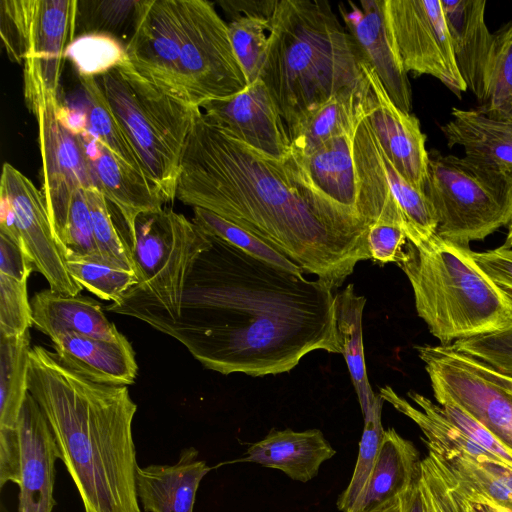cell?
I'll list each match as a JSON object with an SVG mask.
<instances>
[{"mask_svg":"<svg viewBox=\"0 0 512 512\" xmlns=\"http://www.w3.org/2000/svg\"><path fill=\"white\" fill-rule=\"evenodd\" d=\"M208 236L209 246L188 275L178 318L131 292L105 309L172 336L205 368L224 375H276L312 351L342 353L334 286Z\"/></svg>","mask_w":512,"mask_h":512,"instance_id":"obj_1","label":"cell"},{"mask_svg":"<svg viewBox=\"0 0 512 512\" xmlns=\"http://www.w3.org/2000/svg\"><path fill=\"white\" fill-rule=\"evenodd\" d=\"M175 199L247 230L336 289L360 261L370 259L366 236L325 222L283 161L251 148L201 110L182 155Z\"/></svg>","mask_w":512,"mask_h":512,"instance_id":"obj_2","label":"cell"},{"mask_svg":"<svg viewBox=\"0 0 512 512\" xmlns=\"http://www.w3.org/2000/svg\"><path fill=\"white\" fill-rule=\"evenodd\" d=\"M28 391L44 413L85 512H141L127 386L94 382L42 346L30 350Z\"/></svg>","mask_w":512,"mask_h":512,"instance_id":"obj_3","label":"cell"},{"mask_svg":"<svg viewBox=\"0 0 512 512\" xmlns=\"http://www.w3.org/2000/svg\"><path fill=\"white\" fill-rule=\"evenodd\" d=\"M125 47L140 76L192 106L248 85L228 24L206 0H139Z\"/></svg>","mask_w":512,"mask_h":512,"instance_id":"obj_4","label":"cell"},{"mask_svg":"<svg viewBox=\"0 0 512 512\" xmlns=\"http://www.w3.org/2000/svg\"><path fill=\"white\" fill-rule=\"evenodd\" d=\"M357 45L326 0H279L261 80L287 130L330 98L368 80Z\"/></svg>","mask_w":512,"mask_h":512,"instance_id":"obj_5","label":"cell"},{"mask_svg":"<svg viewBox=\"0 0 512 512\" xmlns=\"http://www.w3.org/2000/svg\"><path fill=\"white\" fill-rule=\"evenodd\" d=\"M407 276L418 316L441 345L512 328V295L480 268L467 246L435 234L409 241L397 263Z\"/></svg>","mask_w":512,"mask_h":512,"instance_id":"obj_6","label":"cell"},{"mask_svg":"<svg viewBox=\"0 0 512 512\" xmlns=\"http://www.w3.org/2000/svg\"><path fill=\"white\" fill-rule=\"evenodd\" d=\"M100 84L145 177L165 203L172 202L182 155L200 108L153 85L128 62L103 75Z\"/></svg>","mask_w":512,"mask_h":512,"instance_id":"obj_7","label":"cell"},{"mask_svg":"<svg viewBox=\"0 0 512 512\" xmlns=\"http://www.w3.org/2000/svg\"><path fill=\"white\" fill-rule=\"evenodd\" d=\"M127 242L139 284L129 291L170 319L181 314L188 275L209 244L208 234L171 209L140 214Z\"/></svg>","mask_w":512,"mask_h":512,"instance_id":"obj_8","label":"cell"},{"mask_svg":"<svg viewBox=\"0 0 512 512\" xmlns=\"http://www.w3.org/2000/svg\"><path fill=\"white\" fill-rule=\"evenodd\" d=\"M77 0H2L0 35L8 57L24 63V98L58 96L65 51L75 38Z\"/></svg>","mask_w":512,"mask_h":512,"instance_id":"obj_9","label":"cell"},{"mask_svg":"<svg viewBox=\"0 0 512 512\" xmlns=\"http://www.w3.org/2000/svg\"><path fill=\"white\" fill-rule=\"evenodd\" d=\"M365 109L366 103L352 127L314 152L299 155L290 151L283 160L300 194L317 214L336 230L360 237L367 235L368 226L360 209L354 140Z\"/></svg>","mask_w":512,"mask_h":512,"instance_id":"obj_10","label":"cell"},{"mask_svg":"<svg viewBox=\"0 0 512 512\" xmlns=\"http://www.w3.org/2000/svg\"><path fill=\"white\" fill-rule=\"evenodd\" d=\"M429 153L424 193L437 220L436 234L469 247L512 221L494 194L469 171L461 158Z\"/></svg>","mask_w":512,"mask_h":512,"instance_id":"obj_11","label":"cell"},{"mask_svg":"<svg viewBox=\"0 0 512 512\" xmlns=\"http://www.w3.org/2000/svg\"><path fill=\"white\" fill-rule=\"evenodd\" d=\"M385 16L405 71L431 75L459 99L467 86L458 70L440 0H385Z\"/></svg>","mask_w":512,"mask_h":512,"instance_id":"obj_12","label":"cell"},{"mask_svg":"<svg viewBox=\"0 0 512 512\" xmlns=\"http://www.w3.org/2000/svg\"><path fill=\"white\" fill-rule=\"evenodd\" d=\"M415 349L433 393L448 396L512 451V391L483 374L474 358L451 345H418Z\"/></svg>","mask_w":512,"mask_h":512,"instance_id":"obj_13","label":"cell"},{"mask_svg":"<svg viewBox=\"0 0 512 512\" xmlns=\"http://www.w3.org/2000/svg\"><path fill=\"white\" fill-rule=\"evenodd\" d=\"M27 107L37 122L42 193L54 233L63 222L75 191L95 185L79 137L61 114L58 96L40 91Z\"/></svg>","mask_w":512,"mask_h":512,"instance_id":"obj_14","label":"cell"},{"mask_svg":"<svg viewBox=\"0 0 512 512\" xmlns=\"http://www.w3.org/2000/svg\"><path fill=\"white\" fill-rule=\"evenodd\" d=\"M0 207L12 216L23 250L52 291L78 295L83 287L71 277L54 236L43 193L32 181L5 162L0 180Z\"/></svg>","mask_w":512,"mask_h":512,"instance_id":"obj_15","label":"cell"},{"mask_svg":"<svg viewBox=\"0 0 512 512\" xmlns=\"http://www.w3.org/2000/svg\"><path fill=\"white\" fill-rule=\"evenodd\" d=\"M441 126L449 148L460 146L471 171L512 213V122L494 120L478 109L452 108Z\"/></svg>","mask_w":512,"mask_h":512,"instance_id":"obj_16","label":"cell"},{"mask_svg":"<svg viewBox=\"0 0 512 512\" xmlns=\"http://www.w3.org/2000/svg\"><path fill=\"white\" fill-rule=\"evenodd\" d=\"M199 108L256 151L279 161L289 155L291 143L286 124L261 79L231 97L206 101Z\"/></svg>","mask_w":512,"mask_h":512,"instance_id":"obj_17","label":"cell"},{"mask_svg":"<svg viewBox=\"0 0 512 512\" xmlns=\"http://www.w3.org/2000/svg\"><path fill=\"white\" fill-rule=\"evenodd\" d=\"M361 69L370 85L367 120L375 137L397 171L424 192L429 153L419 120L393 103L376 73L364 61Z\"/></svg>","mask_w":512,"mask_h":512,"instance_id":"obj_18","label":"cell"},{"mask_svg":"<svg viewBox=\"0 0 512 512\" xmlns=\"http://www.w3.org/2000/svg\"><path fill=\"white\" fill-rule=\"evenodd\" d=\"M385 0L348 1L338 4L346 29L362 60L378 76L388 96L402 111L410 113L412 91L386 21Z\"/></svg>","mask_w":512,"mask_h":512,"instance_id":"obj_19","label":"cell"},{"mask_svg":"<svg viewBox=\"0 0 512 512\" xmlns=\"http://www.w3.org/2000/svg\"><path fill=\"white\" fill-rule=\"evenodd\" d=\"M21 481L18 512H52L55 461L59 451L47 419L28 393L19 420Z\"/></svg>","mask_w":512,"mask_h":512,"instance_id":"obj_20","label":"cell"},{"mask_svg":"<svg viewBox=\"0 0 512 512\" xmlns=\"http://www.w3.org/2000/svg\"><path fill=\"white\" fill-rule=\"evenodd\" d=\"M74 133L82 144L95 187L118 209L128 234L140 214L163 209L160 192L146 177L111 152L86 126Z\"/></svg>","mask_w":512,"mask_h":512,"instance_id":"obj_21","label":"cell"},{"mask_svg":"<svg viewBox=\"0 0 512 512\" xmlns=\"http://www.w3.org/2000/svg\"><path fill=\"white\" fill-rule=\"evenodd\" d=\"M456 64L467 89L483 103L497 49L484 20L485 0H440Z\"/></svg>","mask_w":512,"mask_h":512,"instance_id":"obj_22","label":"cell"},{"mask_svg":"<svg viewBox=\"0 0 512 512\" xmlns=\"http://www.w3.org/2000/svg\"><path fill=\"white\" fill-rule=\"evenodd\" d=\"M59 361L78 374L101 384H133L138 366L126 337L111 341L65 333L51 339Z\"/></svg>","mask_w":512,"mask_h":512,"instance_id":"obj_23","label":"cell"},{"mask_svg":"<svg viewBox=\"0 0 512 512\" xmlns=\"http://www.w3.org/2000/svg\"><path fill=\"white\" fill-rule=\"evenodd\" d=\"M211 470L194 447L185 448L173 465L138 467L136 491L146 512H193L196 492Z\"/></svg>","mask_w":512,"mask_h":512,"instance_id":"obj_24","label":"cell"},{"mask_svg":"<svg viewBox=\"0 0 512 512\" xmlns=\"http://www.w3.org/2000/svg\"><path fill=\"white\" fill-rule=\"evenodd\" d=\"M335 453L319 429L302 432L273 429L250 445L239 461L278 469L293 480L308 482L318 474L321 464Z\"/></svg>","mask_w":512,"mask_h":512,"instance_id":"obj_25","label":"cell"},{"mask_svg":"<svg viewBox=\"0 0 512 512\" xmlns=\"http://www.w3.org/2000/svg\"><path fill=\"white\" fill-rule=\"evenodd\" d=\"M31 307L33 326L51 339L65 333L111 341L125 337L106 318L98 301L80 294L43 290L33 296Z\"/></svg>","mask_w":512,"mask_h":512,"instance_id":"obj_26","label":"cell"},{"mask_svg":"<svg viewBox=\"0 0 512 512\" xmlns=\"http://www.w3.org/2000/svg\"><path fill=\"white\" fill-rule=\"evenodd\" d=\"M419 453L393 428L384 431L368 481L349 512H370L398 498L420 473Z\"/></svg>","mask_w":512,"mask_h":512,"instance_id":"obj_27","label":"cell"},{"mask_svg":"<svg viewBox=\"0 0 512 512\" xmlns=\"http://www.w3.org/2000/svg\"><path fill=\"white\" fill-rule=\"evenodd\" d=\"M369 92L368 82L361 89L346 91L330 98L308 113L288 129L290 151L308 155L332 137L352 127L362 114Z\"/></svg>","mask_w":512,"mask_h":512,"instance_id":"obj_28","label":"cell"},{"mask_svg":"<svg viewBox=\"0 0 512 512\" xmlns=\"http://www.w3.org/2000/svg\"><path fill=\"white\" fill-rule=\"evenodd\" d=\"M366 298L356 294L349 284L335 296L336 326L342 355L364 414L376 395L368 381L362 332V318Z\"/></svg>","mask_w":512,"mask_h":512,"instance_id":"obj_29","label":"cell"},{"mask_svg":"<svg viewBox=\"0 0 512 512\" xmlns=\"http://www.w3.org/2000/svg\"><path fill=\"white\" fill-rule=\"evenodd\" d=\"M29 331L0 335V430H17L28 391Z\"/></svg>","mask_w":512,"mask_h":512,"instance_id":"obj_30","label":"cell"},{"mask_svg":"<svg viewBox=\"0 0 512 512\" xmlns=\"http://www.w3.org/2000/svg\"><path fill=\"white\" fill-rule=\"evenodd\" d=\"M428 455L450 489L466 498L487 501L505 512H512V491L470 457L433 451Z\"/></svg>","mask_w":512,"mask_h":512,"instance_id":"obj_31","label":"cell"},{"mask_svg":"<svg viewBox=\"0 0 512 512\" xmlns=\"http://www.w3.org/2000/svg\"><path fill=\"white\" fill-rule=\"evenodd\" d=\"M86 127L103 145L145 177L140 161L96 78H80Z\"/></svg>","mask_w":512,"mask_h":512,"instance_id":"obj_32","label":"cell"},{"mask_svg":"<svg viewBox=\"0 0 512 512\" xmlns=\"http://www.w3.org/2000/svg\"><path fill=\"white\" fill-rule=\"evenodd\" d=\"M69 60L80 78L102 77L128 62L126 47L108 33H86L75 37L67 46Z\"/></svg>","mask_w":512,"mask_h":512,"instance_id":"obj_33","label":"cell"},{"mask_svg":"<svg viewBox=\"0 0 512 512\" xmlns=\"http://www.w3.org/2000/svg\"><path fill=\"white\" fill-rule=\"evenodd\" d=\"M383 403L384 399L378 393L368 410L363 414L364 429L353 475L347 488L337 500V507L342 512H349L353 507L375 464L385 431L381 422Z\"/></svg>","mask_w":512,"mask_h":512,"instance_id":"obj_34","label":"cell"},{"mask_svg":"<svg viewBox=\"0 0 512 512\" xmlns=\"http://www.w3.org/2000/svg\"><path fill=\"white\" fill-rule=\"evenodd\" d=\"M193 222L205 233L219 237L242 251L287 271L303 274L302 269L266 242L238 225L202 208H193Z\"/></svg>","mask_w":512,"mask_h":512,"instance_id":"obj_35","label":"cell"},{"mask_svg":"<svg viewBox=\"0 0 512 512\" xmlns=\"http://www.w3.org/2000/svg\"><path fill=\"white\" fill-rule=\"evenodd\" d=\"M69 274L83 288L97 297L117 304L139 284L133 270H127L91 259L66 260Z\"/></svg>","mask_w":512,"mask_h":512,"instance_id":"obj_36","label":"cell"},{"mask_svg":"<svg viewBox=\"0 0 512 512\" xmlns=\"http://www.w3.org/2000/svg\"><path fill=\"white\" fill-rule=\"evenodd\" d=\"M271 22L241 17L228 24L229 36L235 56L244 72L247 84L261 79Z\"/></svg>","mask_w":512,"mask_h":512,"instance_id":"obj_37","label":"cell"},{"mask_svg":"<svg viewBox=\"0 0 512 512\" xmlns=\"http://www.w3.org/2000/svg\"><path fill=\"white\" fill-rule=\"evenodd\" d=\"M97 250L105 263L133 270V263L126 240L115 226L108 201L96 188L85 190Z\"/></svg>","mask_w":512,"mask_h":512,"instance_id":"obj_38","label":"cell"},{"mask_svg":"<svg viewBox=\"0 0 512 512\" xmlns=\"http://www.w3.org/2000/svg\"><path fill=\"white\" fill-rule=\"evenodd\" d=\"M497 43L485 99L478 110L491 119L512 122V40Z\"/></svg>","mask_w":512,"mask_h":512,"instance_id":"obj_39","label":"cell"},{"mask_svg":"<svg viewBox=\"0 0 512 512\" xmlns=\"http://www.w3.org/2000/svg\"><path fill=\"white\" fill-rule=\"evenodd\" d=\"M33 326L27 281L0 273V335L19 336Z\"/></svg>","mask_w":512,"mask_h":512,"instance_id":"obj_40","label":"cell"},{"mask_svg":"<svg viewBox=\"0 0 512 512\" xmlns=\"http://www.w3.org/2000/svg\"><path fill=\"white\" fill-rule=\"evenodd\" d=\"M451 346L512 379V328L460 339Z\"/></svg>","mask_w":512,"mask_h":512,"instance_id":"obj_41","label":"cell"},{"mask_svg":"<svg viewBox=\"0 0 512 512\" xmlns=\"http://www.w3.org/2000/svg\"><path fill=\"white\" fill-rule=\"evenodd\" d=\"M442 412L473 442L492 454L500 463L512 468V451L504 446L490 431L441 393H433Z\"/></svg>","mask_w":512,"mask_h":512,"instance_id":"obj_42","label":"cell"},{"mask_svg":"<svg viewBox=\"0 0 512 512\" xmlns=\"http://www.w3.org/2000/svg\"><path fill=\"white\" fill-rule=\"evenodd\" d=\"M137 4L138 0L78 1L77 19L86 33L111 34L134 17Z\"/></svg>","mask_w":512,"mask_h":512,"instance_id":"obj_43","label":"cell"},{"mask_svg":"<svg viewBox=\"0 0 512 512\" xmlns=\"http://www.w3.org/2000/svg\"><path fill=\"white\" fill-rule=\"evenodd\" d=\"M366 242L370 259L384 265L399 262L407 243V237L399 224L377 221L369 225Z\"/></svg>","mask_w":512,"mask_h":512,"instance_id":"obj_44","label":"cell"},{"mask_svg":"<svg viewBox=\"0 0 512 512\" xmlns=\"http://www.w3.org/2000/svg\"><path fill=\"white\" fill-rule=\"evenodd\" d=\"M472 255L489 278L512 295V246L503 244L483 252L472 251Z\"/></svg>","mask_w":512,"mask_h":512,"instance_id":"obj_45","label":"cell"},{"mask_svg":"<svg viewBox=\"0 0 512 512\" xmlns=\"http://www.w3.org/2000/svg\"><path fill=\"white\" fill-rule=\"evenodd\" d=\"M35 270L24 250L0 233V273L20 281H27Z\"/></svg>","mask_w":512,"mask_h":512,"instance_id":"obj_46","label":"cell"},{"mask_svg":"<svg viewBox=\"0 0 512 512\" xmlns=\"http://www.w3.org/2000/svg\"><path fill=\"white\" fill-rule=\"evenodd\" d=\"M279 0H225L220 6L232 20L248 17L272 21Z\"/></svg>","mask_w":512,"mask_h":512,"instance_id":"obj_47","label":"cell"},{"mask_svg":"<svg viewBox=\"0 0 512 512\" xmlns=\"http://www.w3.org/2000/svg\"><path fill=\"white\" fill-rule=\"evenodd\" d=\"M399 499L401 512H436L420 473L408 489L399 496Z\"/></svg>","mask_w":512,"mask_h":512,"instance_id":"obj_48","label":"cell"},{"mask_svg":"<svg viewBox=\"0 0 512 512\" xmlns=\"http://www.w3.org/2000/svg\"><path fill=\"white\" fill-rule=\"evenodd\" d=\"M448 490L454 500L458 512H505L500 507L487 501L466 498L449 487Z\"/></svg>","mask_w":512,"mask_h":512,"instance_id":"obj_49","label":"cell"},{"mask_svg":"<svg viewBox=\"0 0 512 512\" xmlns=\"http://www.w3.org/2000/svg\"><path fill=\"white\" fill-rule=\"evenodd\" d=\"M475 362H476L478 369L483 374H485L486 376H488L489 378H491L492 380H494L495 382H497L504 388L512 391V379L511 378L502 375L501 373L491 369L489 366H487L486 364H484L476 359H475Z\"/></svg>","mask_w":512,"mask_h":512,"instance_id":"obj_50","label":"cell"},{"mask_svg":"<svg viewBox=\"0 0 512 512\" xmlns=\"http://www.w3.org/2000/svg\"><path fill=\"white\" fill-rule=\"evenodd\" d=\"M370 512H401L400 499H392Z\"/></svg>","mask_w":512,"mask_h":512,"instance_id":"obj_51","label":"cell"},{"mask_svg":"<svg viewBox=\"0 0 512 512\" xmlns=\"http://www.w3.org/2000/svg\"><path fill=\"white\" fill-rule=\"evenodd\" d=\"M498 41L512 40V22L508 24L503 31L496 34Z\"/></svg>","mask_w":512,"mask_h":512,"instance_id":"obj_52","label":"cell"},{"mask_svg":"<svg viewBox=\"0 0 512 512\" xmlns=\"http://www.w3.org/2000/svg\"><path fill=\"white\" fill-rule=\"evenodd\" d=\"M504 244L507 245V246H512V221L509 224L507 238H506V241H505Z\"/></svg>","mask_w":512,"mask_h":512,"instance_id":"obj_53","label":"cell"}]
</instances>
